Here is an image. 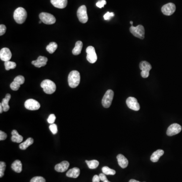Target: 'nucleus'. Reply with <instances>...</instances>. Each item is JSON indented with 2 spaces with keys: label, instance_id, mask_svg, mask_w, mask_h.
<instances>
[{
  "label": "nucleus",
  "instance_id": "nucleus-1",
  "mask_svg": "<svg viewBox=\"0 0 182 182\" xmlns=\"http://www.w3.org/2000/svg\"><path fill=\"white\" fill-rule=\"evenodd\" d=\"M80 73L78 71L73 70L69 73L68 77L69 85L72 88H75L79 86L80 83Z\"/></svg>",
  "mask_w": 182,
  "mask_h": 182
},
{
  "label": "nucleus",
  "instance_id": "nucleus-2",
  "mask_svg": "<svg viewBox=\"0 0 182 182\" xmlns=\"http://www.w3.org/2000/svg\"><path fill=\"white\" fill-rule=\"evenodd\" d=\"M27 12L24 8L19 7L14 11L13 17L16 23L18 24H24L27 18Z\"/></svg>",
  "mask_w": 182,
  "mask_h": 182
},
{
  "label": "nucleus",
  "instance_id": "nucleus-3",
  "mask_svg": "<svg viewBox=\"0 0 182 182\" xmlns=\"http://www.w3.org/2000/svg\"><path fill=\"white\" fill-rule=\"evenodd\" d=\"M42 87L44 92L47 94H52L55 92L56 86L54 82L50 80H45L41 84Z\"/></svg>",
  "mask_w": 182,
  "mask_h": 182
},
{
  "label": "nucleus",
  "instance_id": "nucleus-4",
  "mask_svg": "<svg viewBox=\"0 0 182 182\" xmlns=\"http://www.w3.org/2000/svg\"><path fill=\"white\" fill-rule=\"evenodd\" d=\"M130 31L131 33L135 37L141 39H144L145 29L143 25H138L136 27L132 25L130 28Z\"/></svg>",
  "mask_w": 182,
  "mask_h": 182
},
{
  "label": "nucleus",
  "instance_id": "nucleus-5",
  "mask_svg": "<svg viewBox=\"0 0 182 182\" xmlns=\"http://www.w3.org/2000/svg\"><path fill=\"white\" fill-rule=\"evenodd\" d=\"M114 92L111 90H108L105 93L102 99V104L103 106L105 108H109L112 103L113 99Z\"/></svg>",
  "mask_w": 182,
  "mask_h": 182
},
{
  "label": "nucleus",
  "instance_id": "nucleus-6",
  "mask_svg": "<svg viewBox=\"0 0 182 182\" xmlns=\"http://www.w3.org/2000/svg\"><path fill=\"white\" fill-rule=\"evenodd\" d=\"M39 19L44 24L51 25L56 22V18L52 14L46 12H42L39 15Z\"/></svg>",
  "mask_w": 182,
  "mask_h": 182
},
{
  "label": "nucleus",
  "instance_id": "nucleus-7",
  "mask_svg": "<svg viewBox=\"0 0 182 182\" xmlns=\"http://www.w3.org/2000/svg\"><path fill=\"white\" fill-rule=\"evenodd\" d=\"M77 16L79 21L83 24H86L88 21L87 7L85 5H82L77 10Z\"/></svg>",
  "mask_w": 182,
  "mask_h": 182
},
{
  "label": "nucleus",
  "instance_id": "nucleus-8",
  "mask_svg": "<svg viewBox=\"0 0 182 182\" xmlns=\"http://www.w3.org/2000/svg\"><path fill=\"white\" fill-rule=\"evenodd\" d=\"M139 67L141 70V75L143 78H147L149 76V72L152 69L151 64L147 61H142L139 64Z\"/></svg>",
  "mask_w": 182,
  "mask_h": 182
},
{
  "label": "nucleus",
  "instance_id": "nucleus-9",
  "mask_svg": "<svg viewBox=\"0 0 182 182\" xmlns=\"http://www.w3.org/2000/svg\"><path fill=\"white\" fill-rule=\"evenodd\" d=\"M86 52L87 53V59L91 63H94L97 60L96 51L94 47L93 46H89L86 49Z\"/></svg>",
  "mask_w": 182,
  "mask_h": 182
},
{
  "label": "nucleus",
  "instance_id": "nucleus-10",
  "mask_svg": "<svg viewBox=\"0 0 182 182\" xmlns=\"http://www.w3.org/2000/svg\"><path fill=\"white\" fill-rule=\"evenodd\" d=\"M25 107L29 110H37L39 109L41 105L39 102L34 99H28L25 102Z\"/></svg>",
  "mask_w": 182,
  "mask_h": 182
},
{
  "label": "nucleus",
  "instance_id": "nucleus-11",
  "mask_svg": "<svg viewBox=\"0 0 182 182\" xmlns=\"http://www.w3.org/2000/svg\"><path fill=\"white\" fill-rule=\"evenodd\" d=\"M176 9V5L172 3H169L163 5L162 8V11L163 14L170 16L173 14Z\"/></svg>",
  "mask_w": 182,
  "mask_h": 182
},
{
  "label": "nucleus",
  "instance_id": "nucleus-12",
  "mask_svg": "<svg viewBox=\"0 0 182 182\" xmlns=\"http://www.w3.org/2000/svg\"><path fill=\"white\" fill-rule=\"evenodd\" d=\"M127 106L130 109L135 111H139L140 109V105L138 102L137 99L133 97H128L126 100Z\"/></svg>",
  "mask_w": 182,
  "mask_h": 182
},
{
  "label": "nucleus",
  "instance_id": "nucleus-13",
  "mask_svg": "<svg viewBox=\"0 0 182 182\" xmlns=\"http://www.w3.org/2000/svg\"><path fill=\"white\" fill-rule=\"evenodd\" d=\"M182 127L178 124H173L168 128L166 134L169 136H173L181 132Z\"/></svg>",
  "mask_w": 182,
  "mask_h": 182
},
{
  "label": "nucleus",
  "instance_id": "nucleus-14",
  "mask_svg": "<svg viewBox=\"0 0 182 182\" xmlns=\"http://www.w3.org/2000/svg\"><path fill=\"white\" fill-rule=\"evenodd\" d=\"M25 82L24 77L22 76H16L14 81L10 84L11 89L13 91H17L19 89L21 85L24 84Z\"/></svg>",
  "mask_w": 182,
  "mask_h": 182
},
{
  "label": "nucleus",
  "instance_id": "nucleus-15",
  "mask_svg": "<svg viewBox=\"0 0 182 182\" xmlns=\"http://www.w3.org/2000/svg\"><path fill=\"white\" fill-rule=\"evenodd\" d=\"M12 57V53L10 50L8 48H4L0 51V58L2 61H9Z\"/></svg>",
  "mask_w": 182,
  "mask_h": 182
},
{
  "label": "nucleus",
  "instance_id": "nucleus-16",
  "mask_svg": "<svg viewBox=\"0 0 182 182\" xmlns=\"http://www.w3.org/2000/svg\"><path fill=\"white\" fill-rule=\"evenodd\" d=\"M47 61H48V58L47 57L39 56L37 59V60H34L32 62V64L36 67L40 68L45 66L47 64Z\"/></svg>",
  "mask_w": 182,
  "mask_h": 182
},
{
  "label": "nucleus",
  "instance_id": "nucleus-17",
  "mask_svg": "<svg viewBox=\"0 0 182 182\" xmlns=\"http://www.w3.org/2000/svg\"><path fill=\"white\" fill-rule=\"evenodd\" d=\"M69 163L67 161H63L61 163L57 164L55 166V169L57 172L63 173L65 172L69 169Z\"/></svg>",
  "mask_w": 182,
  "mask_h": 182
},
{
  "label": "nucleus",
  "instance_id": "nucleus-18",
  "mask_svg": "<svg viewBox=\"0 0 182 182\" xmlns=\"http://www.w3.org/2000/svg\"><path fill=\"white\" fill-rule=\"evenodd\" d=\"M51 3L55 7L64 9L67 6V0H51Z\"/></svg>",
  "mask_w": 182,
  "mask_h": 182
},
{
  "label": "nucleus",
  "instance_id": "nucleus-19",
  "mask_svg": "<svg viewBox=\"0 0 182 182\" xmlns=\"http://www.w3.org/2000/svg\"><path fill=\"white\" fill-rule=\"evenodd\" d=\"M117 159L118 165L122 169H125L128 165V160L123 155L121 154H118L117 156Z\"/></svg>",
  "mask_w": 182,
  "mask_h": 182
},
{
  "label": "nucleus",
  "instance_id": "nucleus-20",
  "mask_svg": "<svg viewBox=\"0 0 182 182\" xmlns=\"http://www.w3.org/2000/svg\"><path fill=\"white\" fill-rule=\"evenodd\" d=\"M11 99V95L9 94H6V96L2 100L1 104L3 106V110L5 112H7L10 109L9 102Z\"/></svg>",
  "mask_w": 182,
  "mask_h": 182
},
{
  "label": "nucleus",
  "instance_id": "nucleus-21",
  "mask_svg": "<svg viewBox=\"0 0 182 182\" xmlns=\"http://www.w3.org/2000/svg\"><path fill=\"white\" fill-rule=\"evenodd\" d=\"M80 174V169L78 168H73L67 172L66 176L69 178H77Z\"/></svg>",
  "mask_w": 182,
  "mask_h": 182
},
{
  "label": "nucleus",
  "instance_id": "nucleus-22",
  "mask_svg": "<svg viewBox=\"0 0 182 182\" xmlns=\"http://www.w3.org/2000/svg\"><path fill=\"white\" fill-rule=\"evenodd\" d=\"M164 154V151L161 149L156 150V151L154 152L151 156L150 159L153 162H156L158 161L161 156L163 155Z\"/></svg>",
  "mask_w": 182,
  "mask_h": 182
},
{
  "label": "nucleus",
  "instance_id": "nucleus-23",
  "mask_svg": "<svg viewBox=\"0 0 182 182\" xmlns=\"http://www.w3.org/2000/svg\"><path fill=\"white\" fill-rule=\"evenodd\" d=\"M12 137H11V140L13 142L19 143L22 142L24 139L22 136L20 135L19 133L16 130H14L12 131Z\"/></svg>",
  "mask_w": 182,
  "mask_h": 182
},
{
  "label": "nucleus",
  "instance_id": "nucleus-24",
  "mask_svg": "<svg viewBox=\"0 0 182 182\" xmlns=\"http://www.w3.org/2000/svg\"><path fill=\"white\" fill-rule=\"evenodd\" d=\"M11 168L14 172L20 173L22 170V165L21 162L19 160H16L13 162L11 165Z\"/></svg>",
  "mask_w": 182,
  "mask_h": 182
},
{
  "label": "nucleus",
  "instance_id": "nucleus-25",
  "mask_svg": "<svg viewBox=\"0 0 182 182\" xmlns=\"http://www.w3.org/2000/svg\"><path fill=\"white\" fill-rule=\"evenodd\" d=\"M83 46V43L82 41H77L76 43V46L72 50V53L74 55H78L80 54L82 48Z\"/></svg>",
  "mask_w": 182,
  "mask_h": 182
},
{
  "label": "nucleus",
  "instance_id": "nucleus-26",
  "mask_svg": "<svg viewBox=\"0 0 182 182\" xmlns=\"http://www.w3.org/2000/svg\"><path fill=\"white\" fill-rule=\"evenodd\" d=\"M34 141L33 139L32 138H28L25 141L21 143L19 145V148L21 150H25L29 147V146H31L34 143Z\"/></svg>",
  "mask_w": 182,
  "mask_h": 182
},
{
  "label": "nucleus",
  "instance_id": "nucleus-27",
  "mask_svg": "<svg viewBox=\"0 0 182 182\" xmlns=\"http://www.w3.org/2000/svg\"><path fill=\"white\" fill-rule=\"evenodd\" d=\"M58 45L55 42H51L47 46L46 50L50 54H53L57 49Z\"/></svg>",
  "mask_w": 182,
  "mask_h": 182
},
{
  "label": "nucleus",
  "instance_id": "nucleus-28",
  "mask_svg": "<svg viewBox=\"0 0 182 182\" xmlns=\"http://www.w3.org/2000/svg\"><path fill=\"white\" fill-rule=\"evenodd\" d=\"M86 162L87 164L89 169H96L99 165V162L97 160H92L90 161L86 160Z\"/></svg>",
  "mask_w": 182,
  "mask_h": 182
},
{
  "label": "nucleus",
  "instance_id": "nucleus-29",
  "mask_svg": "<svg viewBox=\"0 0 182 182\" xmlns=\"http://www.w3.org/2000/svg\"><path fill=\"white\" fill-rule=\"evenodd\" d=\"M103 173L106 175H114L116 172L114 169H111L108 166H104L102 169Z\"/></svg>",
  "mask_w": 182,
  "mask_h": 182
},
{
  "label": "nucleus",
  "instance_id": "nucleus-30",
  "mask_svg": "<svg viewBox=\"0 0 182 182\" xmlns=\"http://www.w3.org/2000/svg\"><path fill=\"white\" fill-rule=\"evenodd\" d=\"M4 65L6 70H9L11 69H14L16 67V63L12 61H6L5 62Z\"/></svg>",
  "mask_w": 182,
  "mask_h": 182
},
{
  "label": "nucleus",
  "instance_id": "nucleus-31",
  "mask_svg": "<svg viewBox=\"0 0 182 182\" xmlns=\"http://www.w3.org/2000/svg\"><path fill=\"white\" fill-rule=\"evenodd\" d=\"M6 163L4 162H0V177L2 178L4 175V172L6 169Z\"/></svg>",
  "mask_w": 182,
  "mask_h": 182
},
{
  "label": "nucleus",
  "instance_id": "nucleus-32",
  "mask_svg": "<svg viewBox=\"0 0 182 182\" xmlns=\"http://www.w3.org/2000/svg\"><path fill=\"white\" fill-rule=\"evenodd\" d=\"M49 128L53 134L55 135L58 132L57 125L55 124H51L49 126Z\"/></svg>",
  "mask_w": 182,
  "mask_h": 182
},
{
  "label": "nucleus",
  "instance_id": "nucleus-33",
  "mask_svg": "<svg viewBox=\"0 0 182 182\" xmlns=\"http://www.w3.org/2000/svg\"><path fill=\"white\" fill-rule=\"evenodd\" d=\"M30 182H46V180L42 176H35Z\"/></svg>",
  "mask_w": 182,
  "mask_h": 182
},
{
  "label": "nucleus",
  "instance_id": "nucleus-34",
  "mask_svg": "<svg viewBox=\"0 0 182 182\" xmlns=\"http://www.w3.org/2000/svg\"><path fill=\"white\" fill-rule=\"evenodd\" d=\"M114 16V14L113 12H107L104 15V18L105 20H109L111 18L113 17Z\"/></svg>",
  "mask_w": 182,
  "mask_h": 182
},
{
  "label": "nucleus",
  "instance_id": "nucleus-35",
  "mask_svg": "<svg viewBox=\"0 0 182 182\" xmlns=\"http://www.w3.org/2000/svg\"><path fill=\"white\" fill-rule=\"evenodd\" d=\"M56 116L54 114H51L48 117V118L47 120V121L48 123L50 124H54V122L55 121Z\"/></svg>",
  "mask_w": 182,
  "mask_h": 182
},
{
  "label": "nucleus",
  "instance_id": "nucleus-36",
  "mask_svg": "<svg viewBox=\"0 0 182 182\" xmlns=\"http://www.w3.org/2000/svg\"><path fill=\"white\" fill-rule=\"evenodd\" d=\"M106 4V1L105 0H101L96 3V6L99 8H102Z\"/></svg>",
  "mask_w": 182,
  "mask_h": 182
},
{
  "label": "nucleus",
  "instance_id": "nucleus-37",
  "mask_svg": "<svg viewBox=\"0 0 182 182\" xmlns=\"http://www.w3.org/2000/svg\"><path fill=\"white\" fill-rule=\"evenodd\" d=\"M6 26L4 24L0 25V35H4L6 31Z\"/></svg>",
  "mask_w": 182,
  "mask_h": 182
},
{
  "label": "nucleus",
  "instance_id": "nucleus-38",
  "mask_svg": "<svg viewBox=\"0 0 182 182\" xmlns=\"http://www.w3.org/2000/svg\"><path fill=\"white\" fill-rule=\"evenodd\" d=\"M7 135L6 133L2 131H0V140L1 141L5 140L7 138Z\"/></svg>",
  "mask_w": 182,
  "mask_h": 182
},
{
  "label": "nucleus",
  "instance_id": "nucleus-39",
  "mask_svg": "<svg viewBox=\"0 0 182 182\" xmlns=\"http://www.w3.org/2000/svg\"><path fill=\"white\" fill-rule=\"evenodd\" d=\"M99 176L101 181H103V182L105 181L107 179L106 178V175L104 173H100V174L99 175Z\"/></svg>",
  "mask_w": 182,
  "mask_h": 182
},
{
  "label": "nucleus",
  "instance_id": "nucleus-40",
  "mask_svg": "<svg viewBox=\"0 0 182 182\" xmlns=\"http://www.w3.org/2000/svg\"><path fill=\"white\" fill-rule=\"evenodd\" d=\"M100 179L99 178V176L96 175L93 176V180H92V182H100Z\"/></svg>",
  "mask_w": 182,
  "mask_h": 182
},
{
  "label": "nucleus",
  "instance_id": "nucleus-41",
  "mask_svg": "<svg viewBox=\"0 0 182 182\" xmlns=\"http://www.w3.org/2000/svg\"><path fill=\"white\" fill-rule=\"evenodd\" d=\"M4 111V110H3V106H2V105L1 103L0 104V113H2V112Z\"/></svg>",
  "mask_w": 182,
  "mask_h": 182
},
{
  "label": "nucleus",
  "instance_id": "nucleus-42",
  "mask_svg": "<svg viewBox=\"0 0 182 182\" xmlns=\"http://www.w3.org/2000/svg\"><path fill=\"white\" fill-rule=\"evenodd\" d=\"M128 182H139V181H137V180H136L134 179H131L130 180V181Z\"/></svg>",
  "mask_w": 182,
  "mask_h": 182
},
{
  "label": "nucleus",
  "instance_id": "nucleus-43",
  "mask_svg": "<svg viewBox=\"0 0 182 182\" xmlns=\"http://www.w3.org/2000/svg\"><path fill=\"white\" fill-rule=\"evenodd\" d=\"M103 182H109V181H108V180L107 179V180H105V181H103Z\"/></svg>",
  "mask_w": 182,
  "mask_h": 182
},
{
  "label": "nucleus",
  "instance_id": "nucleus-44",
  "mask_svg": "<svg viewBox=\"0 0 182 182\" xmlns=\"http://www.w3.org/2000/svg\"><path fill=\"white\" fill-rule=\"evenodd\" d=\"M130 24L131 25H133V21H130Z\"/></svg>",
  "mask_w": 182,
  "mask_h": 182
},
{
  "label": "nucleus",
  "instance_id": "nucleus-45",
  "mask_svg": "<svg viewBox=\"0 0 182 182\" xmlns=\"http://www.w3.org/2000/svg\"><path fill=\"white\" fill-rule=\"evenodd\" d=\"M42 21L40 20L39 21V24H41V23H42Z\"/></svg>",
  "mask_w": 182,
  "mask_h": 182
}]
</instances>
